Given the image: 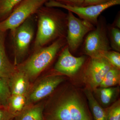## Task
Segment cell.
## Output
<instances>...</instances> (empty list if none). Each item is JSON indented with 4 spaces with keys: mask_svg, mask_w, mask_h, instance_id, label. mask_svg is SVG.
<instances>
[{
    "mask_svg": "<svg viewBox=\"0 0 120 120\" xmlns=\"http://www.w3.org/2000/svg\"><path fill=\"white\" fill-rule=\"evenodd\" d=\"M106 120H120V100L105 109Z\"/></svg>",
    "mask_w": 120,
    "mask_h": 120,
    "instance_id": "obj_22",
    "label": "cell"
},
{
    "mask_svg": "<svg viewBox=\"0 0 120 120\" xmlns=\"http://www.w3.org/2000/svg\"><path fill=\"white\" fill-rule=\"evenodd\" d=\"M55 1L67 5L81 6L84 0H56Z\"/></svg>",
    "mask_w": 120,
    "mask_h": 120,
    "instance_id": "obj_25",
    "label": "cell"
},
{
    "mask_svg": "<svg viewBox=\"0 0 120 120\" xmlns=\"http://www.w3.org/2000/svg\"><path fill=\"white\" fill-rule=\"evenodd\" d=\"M112 67L103 57L90 58L84 75V79L91 90L99 86L105 75Z\"/></svg>",
    "mask_w": 120,
    "mask_h": 120,
    "instance_id": "obj_9",
    "label": "cell"
},
{
    "mask_svg": "<svg viewBox=\"0 0 120 120\" xmlns=\"http://www.w3.org/2000/svg\"><path fill=\"white\" fill-rule=\"evenodd\" d=\"M3 107V106H2V105H1L0 103V107Z\"/></svg>",
    "mask_w": 120,
    "mask_h": 120,
    "instance_id": "obj_28",
    "label": "cell"
},
{
    "mask_svg": "<svg viewBox=\"0 0 120 120\" xmlns=\"http://www.w3.org/2000/svg\"><path fill=\"white\" fill-rule=\"evenodd\" d=\"M13 117L4 107H0V120H11Z\"/></svg>",
    "mask_w": 120,
    "mask_h": 120,
    "instance_id": "obj_26",
    "label": "cell"
},
{
    "mask_svg": "<svg viewBox=\"0 0 120 120\" xmlns=\"http://www.w3.org/2000/svg\"><path fill=\"white\" fill-rule=\"evenodd\" d=\"M84 94L88 100L94 120H106L105 109L95 98L90 88L84 89Z\"/></svg>",
    "mask_w": 120,
    "mask_h": 120,
    "instance_id": "obj_16",
    "label": "cell"
},
{
    "mask_svg": "<svg viewBox=\"0 0 120 120\" xmlns=\"http://www.w3.org/2000/svg\"><path fill=\"white\" fill-rule=\"evenodd\" d=\"M112 26L116 28L120 29V13H118L116 18L114 21L113 23Z\"/></svg>",
    "mask_w": 120,
    "mask_h": 120,
    "instance_id": "obj_27",
    "label": "cell"
},
{
    "mask_svg": "<svg viewBox=\"0 0 120 120\" xmlns=\"http://www.w3.org/2000/svg\"><path fill=\"white\" fill-rule=\"evenodd\" d=\"M64 80L63 77L58 75L48 76L38 80L31 86L26 96V107L34 105L51 94Z\"/></svg>",
    "mask_w": 120,
    "mask_h": 120,
    "instance_id": "obj_8",
    "label": "cell"
},
{
    "mask_svg": "<svg viewBox=\"0 0 120 120\" xmlns=\"http://www.w3.org/2000/svg\"><path fill=\"white\" fill-rule=\"evenodd\" d=\"M49 0H23L10 15L0 22V31L13 30L36 13Z\"/></svg>",
    "mask_w": 120,
    "mask_h": 120,
    "instance_id": "obj_4",
    "label": "cell"
},
{
    "mask_svg": "<svg viewBox=\"0 0 120 120\" xmlns=\"http://www.w3.org/2000/svg\"><path fill=\"white\" fill-rule=\"evenodd\" d=\"M66 44V38H60L49 45L35 50L31 56L22 64L18 65L16 68L26 73L31 81L48 67Z\"/></svg>",
    "mask_w": 120,
    "mask_h": 120,
    "instance_id": "obj_2",
    "label": "cell"
},
{
    "mask_svg": "<svg viewBox=\"0 0 120 120\" xmlns=\"http://www.w3.org/2000/svg\"><path fill=\"white\" fill-rule=\"evenodd\" d=\"M38 29L35 40V50L52 41L66 38L67 14L53 7L42 6L37 13Z\"/></svg>",
    "mask_w": 120,
    "mask_h": 120,
    "instance_id": "obj_1",
    "label": "cell"
},
{
    "mask_svg": "<svg viewBox=\"0 0 120 120\" xmlns=\"http://www.w3.org/2000/svg\"><path fill=\"white\" fill-rule=\"evenodd\" d=\"M11 95L8 81L0 77V103L6 109L9 99Z\"/></svg>",
    "mask_w": 120,
    "mask_h": 120,
    "instance_id": "obj_21",
    "label": "cell"
},
{
    "mask_svg": "<svg viewBox=\"0 0 120 120\" xmlns=\"http://www.w3.org/2000/svg\"></svg>",
    "mask_w": 120,
    "mask_h": 120,
    "instance_id": "obj_29",
    "label": "cell"
},
{
    "mask_svg": "<svg viewBox=\"0 0 120 120\" xmlns=\"http://www.w3.org/2000/svg\"><path fill=\"white\" fill-rule=\"evenodd\" d=\"M5 32L0 31V77L8 81L16 70V67L9 60L5 47Z\"/></svg>",
    "mask_w": 120,
    "mask_h": 120,
    "instance_id": "obj_13",
    "label": "cell"
},
{
    "mask_svg": "<svg viewBox=\"0 0 120 120\" xmlns=\"http://www.w3.org/2000/svg\"><path fill=\"white\" fill-rule=\"evenodd\" d=\"M120 4V0H111L109 2L98 5L82 7L63 4L53 0H49L45 4L46 7L61 8L75 13L82 19L86 20L94 25H97L101 13L107 9Z\"/></svg>",
    "mask_w": 120,
    "mask_h": 120,
    "instance_id": "obj_5",
    "label": "cell"
},
{
    "mask_svg": "<svg viewBox=\"0 0 120 120\" xmlns=\"http://www.w3.org/2000/svg\"><path fill=\"white\" fill-rule=\"evenodd\" d=\"M65 97L72 120H92L88 109L76 94L71 93Z\"/></svg>",
    "mask_w": 120,
    "mask_h": 120,
    "instance_id": "obj_11",
    "label": "cell"
},
{
    "mask_svg": "<svg viewBox=\"0 0 120 120\" xmlns=\"http://www.w3.org/2000/svg\"><path fill=\"white\" fill-rule=\"evenodd\" d=\"M26 96L11 95L9 99L7 109L13 117L16 116L26 107Z\"/></svg>",
    "mask_w": 120,
    "mask_h": 120,
    "instance_id": "obj_17",
    "label": "cell"
},
{
    "mask_svg": "<svg viewBox=\"0 0 120 120\" xmlns=\"http://www.w3.org/2000/svg\"><path fill=\"white\" fill-rule=\"evenodd\" d=\"M85 60L84 56L76 57L73 56L67 45L60 54L54 66V70L63 75H73L81 68Z\"/></svg>",
    "mask_w": 120,
    "mask_h": 120,
    "instance_id": "obj_10",
    "label": "cell"
},
{
    "mask_svg": "<svg viewBox=\"0 0 120 120\" xmlns=\"http://www.w3.org/2000/svg\"><path fill=\"white\" fill-rule=\"evenodd\" d=\"M22 0H0V18L6 19Z\"/></svg>",
    "mask_w": 120,
    "mask_h": 120,
    "instance_id": "obj_19",
    "label": "cell"
},
{
    "mask_svg": "<svg viewBox=\"0 0 120 120\" xmlns=\"http://www.w3.org/2000/svg\"><path fill=\"white\" fill-rule=\"evenodd\" d=\"M30 82L26 73L16 68L8 80L11 94L26 96L31 86Z\"/></svg>",
    "mask_w": 120,
    "mask_h": 120,
    "instance_id": "obj_12",
    "label": "cell"
},
{
    "mask_svg": "<svg viewBox=\"0 0 120 120\" xmlns=\"http://www.w3.org/2000/svg\"><path fill=\"white\" fill-rule=\"evenodd\" d=\"M120 82V69L112 66L105 75L98 87H112Z\"/></svg>",
    "mask_w": 120,
    "mask_h": 120,
    "instance_id": "obj_18",
    "label": "cell"
},
{
    "mask_svg": "<svg viewBox=\"0 0 120 120\" xmlns=\"http://www.w3.org/2000/svg\"><path fill=\"white\" fill-rule=\"evenodd\" d=\"M102 56L105 58L113 67L120 69V53L119 52L110 50L105 52Z\"/></svg>",
    "mask_w": 120,
    "mask_h": 120,
    "instance_id": "obj_23",
    "label": "cell"
},
{
    "mask_svg": "<svg viewBox=\"0 0 120 120\" xmlns=\"http://www.w3.org/2000/svg\"><path fill=\"white\" fill-rule=\"evenodd\" d=\"M111 0H84L81 6H91V5H98L105 4L109 2Z\"/></svg>",
    "mask_w": 120,
    "mask_h": 120,
    "instance_id": "obj_24",
    "label": "cell"
},
{
    "mask_svg": "<svg viewBox=\"0 0 120 120\" xmlns=\"http://www.w3.org/2000/svg\"><path fill=\"white\" fill-rule=\"evenodd\" d=\"M96 27L87 34L84 44V52L90 58L101 57L111 48L107 36L105 19H98Z\"/></svg>",
    "mask_w": 120,
    "mask_h": 120,
    "instance_id": "obj_3",
    "label": "cell"
},
{
    "mask_svg": "<svg viewBox=\"0 0 120 120\" xmlns=\"http://www.w3.org/2000/svg\"><path fill=\"white\" fill-rule=\"evenodd\" d=\"M43 109L44 106L41 104L28 106L16 116V120H45Z\"/></svg>",
    "mask_w": 120,
    "mask_h": 120,
    "instance_id": "obj_15",
    "label": "cell"
},
{
    "mask_svg": "<svg viewBox=\"0 0 120 120\" xmlns=\"http://www.w3.org/2000/svg\"><path fill=\"white\" fill-rule=\"evenodd\" d=\"M67 45L71 52H74L82 44L86 35L94 29V25L86 20L77 18L69 11L67 14Z\"/></svg>",
    "mask_w": 120,
    "mask_h": 120,
    "instance_id": "obj_7",
    "label": "cell"
},
{
    "mask_svg": "<svg viewBox=\"0 0 120 120\" xmlns=\"http://www.w3.org/2000/svg\"><path fill=\"white\" fill-rule=\"evenodd\" d=\"M30 18L11 31L15 65L19 64L26 56L34 38V29Z\"/></svg>",
    "mask_w": 120,
    "mask_h": 120,
    "instance_id": "obj_6",
    "label": "cell"
},
{
    "mask_svg": "<svg viewBox=\"0 0 120 120\" xmlns=\"http://www.w3.org/2000/svg\"><path fill=\"white\" fill-rule=\"evenodd\" d=\"M117 87H98L94 90L100 105L103 107H109L115 101L119 94Z\"/></svg>",
    "mask_w": 120,
    "mask_h": 120,
    "instance_id": "obj_14",
    "label": "cell"
},
{
    "mask_svg": "<svg viewBox=\"0 0 120 120\" xmlns=\"http://www.w3.org/2000/svg\"><path fill=\"white\" fill-rule=\"evenodd\" d=\"M107 33H109L110 47L114 51L120 52V30L112 26H107Z\"/></svg>",
    "mask_w": 120,
    "mask_h": 120,
    "instance_id": "obj_20",
    "label": "cell"
}]
</instances>
